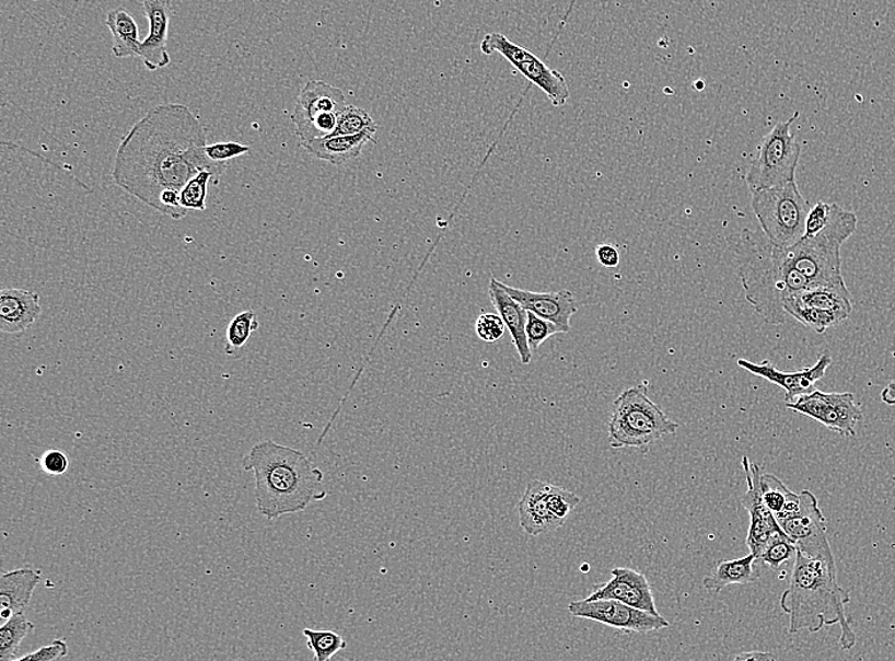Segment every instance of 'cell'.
I'll use <instances>...</instances> for the list:
<instances>
[{"instance_id": "cell-34", "label": "cell", "mask_w": 895, "mask_h": 661, "mask_svg": "<svg viewBox=\"0 0 895 661\" xmlns=\"http://www.w3.org/2000/svg\"><path fill=\"white\" fill-rule=\"evenodd\" d=\"M528 312V311H527ZM525 334L531 350H537L542 344L557 334H561L559 327L545 318L537 316V314L527 313V325H525Z\"/></svg>"}, {"instance_id": "cell-5", "label": "cell", "mask_w": 895, "mask_h": 661, "mask_svg": "<svg viewBox=\"0 0 895 661\" xmlns=\"http://www.w3.org/2000/svg\"><path fill=\"white\" fill-rule=\"evenodd\" d=\"M679 428L650 399L647 385L625 390L617 397L608 422L609 444L619 448H647Z\"/></svg>"}, {"instance_id": "cell-7", "label": "cell", "mask_w": 895, "mask_h": 661, "mask_svg": "<svg viewBox=\"0 0 895 661\" xmlns=\"http://www.w3.org/2000/svg\"><path fill=\"white\" fill-rule=\"evenodd\" d=\"M799 116L800 114L795 113L788 121L777 123L774 129L762 139L756 159L752 161L747 173L751 193L797 181L802 146L791 132V126L799 119Z\"/></svg>"}, {"instance_id": "cell-18", "label": "cell", "mask_w": 895, "mask_h": 661, "mask_svg": "<svg viewBox=\"0 0 895 661\" xmlns=\"http://www.w3.org/2000/svg\"><path fill=\"white\" fill-rule=\"evenodd\" d=\"M502 289L515 299L525 311L537 314V316L553 322L560 328L561 334L570 333V320L578 312V304L574 294L570 290L563 289L551 291V293H537V291L512 288L500 282Z\"/></svg>"}, {"instance_id": "cell-2", "label": "cell", "mask_w": 895, "mask_h": 661, "mask_svg": "<svg viewBox=\"0 0 895 661\" xmlns=\"http://www.w3.org/2000/svg\"><path fill=\"white\" fill-rule=\"evenodd\" d=\"M858 230L853 211L830 204L829 220L813 237L780 248L762 231L743 230L730 239L745 299L769 325H783L784 298L818 286L842 281L841 248Z\"/></svg>"}, {"instance_id": "cell-9", "label": "cell", "mask_w": 895, "mask_h": 661, "mask_svg": "<svg viewBox=\"0 0 895 661\" xmlns=\"http://www.w3.org/2000/svg\"><path fill=\"white\" fill-rule=\"evenodd\" d=\"M341 90L324 81H310L298 96L292 121L301 143L332 136L347 106Z\"/></svg>"}, {"instance_id": "cell-40", "label": "cell", "mask_w": 895, "mask_h": 661, "mask_svg": "<svg viewBox=\"0 0 895 661\" xmlns=\"http://www.w3.org/2000/svg\"><path fill=\"white\" fill-rule=\"evenodd\" d=\"M595 255L598 263L607 267V269H614V267H617L619 262H621L619 251L615 246L607 245V243H603V245L596 247Z\"/></svg>"}, {"instance_id": "cell-10", "label": "cell", "mask_w": 895, "mask_h": 661, "mask_svg": "<svg viewBox=\"0 0 895 661\" xmlns=\"http://www.w3.org/2000/svg\"><path fill=\"white\" fill-rule=\"evenodd\" d=\"M481 51L485 55L498 53L507 59L518 72L536 84L551 104L556 107L567 105L570 98V89L559 70L549 68L546 62L525 47L510 42L505 35L490 33L481 42Z\"/></svg>"}, {"instance_id": "cell-31", "label": "cell", "mask_w": 895, "mask_h": 661, "mask_svg": "<svg viewBox=\"0 0 895 661\" xmlns=\"http://www.w3.org/2000/svg\"><path fill=\"white\" fill-rule=\"evenodd\" d=\"M214 176H217L214 172L201 171L198 173V175L188 181V183L183 188V192H181L179 194L181 207H183L187 211L190 210L206 211L208 187L211 178H213Z\"/></svg>"}, {"instance_id": "cell-13", "label": "cell", "mask_w": 895, "mask_h": 661, "mask_svg": "<svg viewBox=\"0 0 895 661\" xmlns=\"http://www.w3.org/2000/svg\"><path fill=\"white\" fill-rule=\"evenodd\" d=\"M569 612L572 617L598 622L625 633L647 634L670 627V622L659 613L655 615L615 600L572 601Z\"/></svg>"}, {"instance_id": "cell-29", "label": "cell", "mask_w": 895, "mask_h": 661, "mask_svg": "<svg viewBox=\"0 0 895 661\" xmlns=\"http://www.w3.org/2000/svg\"><path fill=\"white\" fill-rule=\"evenodd\" d=\"M376 130H379V126L365 109L354 105H347L344 107L339 120H337L336 129L329 137L358 136L361 132H371L374 136Z\"/></svg>"}, {"instance_id": "cell-20", "label": "cell", "mask_w": 895, "mask_h": 661, "mask_svg": "<svg viewBox=\"0 0 895 661\" xmlns=\"http://www.w3.org/2000/svg\"><path fill=\"white\" fill-rule=\"evenodd\" d=\"M549 485L551 484L542 483L538 479L530 483L518 506L521 526L530 536L537 537L539 534L559 530L563 525L549 510Z\"/></svg>"}, {"instance_id": "cell-12", "label": "cell", "mask_w": 895, "mask_h": 661, "mask_svg": "<svg viewBox=\"0 0 895 661\" xmlns=\"http://www.w3.org/2000/svg\"><path fill=\"white\" fill-rule=\"evenodd\" d=\"M799 508L794 513L781 519L779 524L798 550L809 557H823L835 561L827 536L826 518H824L813 492L804 490L799 495Z\"/></svg>"}, {"instance_id": "cell-36", "label": "cell", "mask_w": 895, "mask_h": 661, "mask_svg": "<svg viewBox=\"0 0 895 661\" xmlns=\"http://www.w3.org/2000/svg\"><path fill=\"white\" fill-rule=\"evenodd\" d=\"M249 151L248 146L239 143V141H225V143H214L206 148L209 160L216 163H225L237 159V156L245 155Z\"/></svg>"}, {"instance_id": "cell-37", "label": "cell", "mask_w": 895, "mask_h": 661, "mask_svg": "<svg viewBox=\"0 0 895 661\" xmlns=\"http://www.w3.org/2000/svg\"><path fill=\"white\" fill-rule=\"evenodd\" d=\"M830 214V204L818 201L811 208L806 218L805 237H813L827 225Z\"/></svg>"}, {"instance_id": "cell-33", "label": "cell", "mask_w": 895, "mask_h": 661, "mask_svg": "<svg viewBox=\"0 0 895 661\" xmlns=\"http://www.w3.org/2000/svg\"><path fill=\"white\" fill-rule=\"evenodd\" d=\"M580 503V498L577 494L571 492L562 487L549 485L548 491V507L554 517L559 519L565 524L568 518Z\"/></svg>"}, {"instance_id": "cell-21", "label": "cell", "mask_w": 895, "mask_h": 661, "mask_svg": "<svg viewBox=\"0 0 895 661\" xmlns=\"http://www.w3.org/2000/svg\"><path fill=\"white\" fill-rule=\"evenodd\" d=\"M489 295L491 302L497 309L498 313L510 335H512L513 343L523 366L531 364L532 350L528 345L527 334H525V325H527V311L510 297L500 286V281L491 278L489 286Z\"/></svg>"}, {"instance_id": "cell-6", "label": "cell", "mask_w": 895, "mask_h": 661, "mask_svg": "<svg viewBox=\"0 0 895 661\" xmlns=\"http://www.w3.org/2000/svg\"><path fill=\"white\" fill-rule=\"evenodd\" d=\"M811 208L800 193L797 181L752 193V209L760 231L776 247L788 248L805 237Z\"/></svg>"}, {"instance_id": "cell-3", "label": "cell", "mask_w": 895, "mask_h": 661, "mask_svg": "<svg viewBox=\"0 0 895 661\" xmlns=\"http://www.w3.org/2000/svg\"><path fill=\"white\" fill-rule=\"evenodd\" d=\"M242 466L254 472L256 508L269 521L326 499L324 472L294 448L265 440L243 456Z\"/></svg>"}, {"instance_id": "cell-26", "label": "cell", "mask_w": 895, "mask_h": 661, "mask_svg": "<svg viewBox=\"0 0 895 661\" xmlns=\"http://www.w3.org/2000/svg\"><path fill=\"white\" fill-rule=\"evenodd\" d=\"M760 489L762 498L777 522L794 513L799 508V495L788 489V486L774 475L762 474Z\"/></svg>"}, {"instance_id": "cell-32", "label": "cell", "mask_w": 895, "mask_h": 661, "mask_svg": "<svg viewBox=\"0 0 895 661\" xmlns=\"http://www.w3.org/2000/svg\"><path fill=\"white\" fill-rule=\"evenodd\" d=\"M797 554L795 543L790 540L787 533L781 532L775 534L771 541L768 542L758 560L768 566L769 569L779 570L783 564L795 558Z\"/></svg>"}, {"instance_id": "cell-39", "label": "cell", "mask_w": 895, "mask_h": 661, "mask_svg": "<svg viewBox=\"0 0 895 661\" xmlns=\"http://www.w3.org/2000/svg\"><path fill=\"white\" fill-rule=\"evenodd\" d=\"M42 469L47 475L60 476L66 474L69 467V459L65 452L50 450L44 453L40 460Z\"/></svg>"}, {"instance_id": "cell-27", "label": "cell", "mask_w": 895, "mask_h": 661, "mask_svg": "<svg viewBox=\"0 0 895 661\" xmlns=\"http://www.w3.org/2000/svg\"><path fill=\"white\" fill-rule=\"evenodd\" d=\"M34 631L35 625L26 618L25 613L8 618L0 628V661L15 660L22 641Z\"/></svg>"}, {"instance_id": "cell-22", "label": "cell", "mask_w": 895, "mask_h": 661, "mask_svg": "<svg viewBox=\"0 0 895 661\" xmlns=\"http://www.w3.org/2000/svg\"><path fill=\"white\" fill-rule=\"evenodd\" d=\"M42 581V571L18 569L3 572L0 578V605L2 617L8 619L18 613H25L35 589Z\"/></svg>"}, {"instance_id": "cell-8", "label": "cell", "mask_w": 895, "mask_h": 661, "mask_svg": "<svg viewBox=\"0 0 895 661\" xmlns=\"http://www.w3.org/2000/svg\"><path fill=\"white\" fill-rule=\"evenodd\" d=\"M783 310L788 316L823 335L828 328L849 320L853 305L850 290L842 280L790 294L784 298Z\"/></svg>"}, {"instance_id": "cell-16", "label": "cell", "mask_w": 895, "mask_h": 661, "mask_svg": "<svg viewBox=\"0 0 895 661\" xmlns=\"http://www.w3.org/2000/svg\"><path fill=\"white\" fill-rule=\"evenodd\" d=\"M832 361L834 360H832L828 353H823L814 366L807 367L799 372H781L769 363L768 360L762 361V363H753V361L740 359L737 360V366L744 369V371L779 385V387L787 392V403H792V401L799 396L812 392L814 385L826 375Z\"/></svg>"}, {"instance_id": "cell-28", "label": "cell", "mask_w": 895, "mask_h": 661, "mask_svg": "<svg viewBox=\"0 0 895 661\" xmlns=\"http://www.w3.org/2000/svg\"><path fill=\"white\" fill-rule=\"evenodd\" d=\"M303 635L307 639V647L313 652L316 661L333 659L348 647L347 641L340 634L328 631V629L304 628Z\"/></svg>"}, {"instance_id": "cell-41", "label": "cell", "mask_w": 895, "mask_h": 661, "mask_svg": "<svg viewBox=\"0 0 895 661\" xmlns=\"http://www.w3.org/2000/svg\"><path fill=\"white\" fill-rule=\"evenodd\" d=\"M776 657L769 654V652L764 651H749V652H742V654L737 656L735 660H743V661H751V660H775Z\"/></svg>"}, {"instance_id": "cell-11", "label": "cell", "mask_w": 895, "mask_h": 661, "mask_svg": "<svg viewBox=\"0 0 895 661\" xmlns=\"http://www.w3.org/2000/svg\"><path fill=\"white\" fill-rule=\"evenodd\" d=\"M787 407L811 417L844 438L856 437V425L863 419L861 408L855 403V395L849 392L812 391L787 403Z\"/></svg>"}, {"instance_id": "cell-1", "label": "cell", "mask_w": 895, "mask_h": 661, "mask_svg": "<svg viewBox=\"0 0 895 661\" xmlns=\"http://www.w3.org/2000/svg\"><path fill=\"white\" fill-rule=\"evenodd\" d=\"M207 136L191 109L164 104L139 120L117 148L115 184L160 214L181 220L179 194L201 171L222 175L224 163L209 160Z\"/></svg>"}, {"instance_id": "cell-35", "label": "cell", "mask_w": 895, "mask_h": 661, "mask_svg": "<svg viewBox=\"0 0 895 661\" xmlns=\"http://www.w3.org/2000/svg\"><path fill=\"white\" fill-rule=\"evenodd\" d=\"M475 329L483 341L491 344L504 337L507 326L499 313H485L477 318Z\"/></svg>"}, {"instance_id": "cell-25", "label": "cell", "mask_w": 895, "mask_h": 661, "mask_svg": "<svg viewBox=\"0 0 895 661\" xmlns=\"http://www.w3.org/2000/svg\"><path fill=\"white\" fill-rule=\"evenodd\" d=\"M757 557L749 554L736 560H727L718 565L711 576L706 577L704 587L710 592H721L729 585H743L756 582L759 571L756 568Z\"/></svg>"}, {"instance_id": "cell-4", "label": "cell", "mask_w": 895, "mask_h": 661, "mask_svg": "<svg viewBox=\"0 0 895 661\" xmlns=\"http://www.w3.org/2000/svg\"><path fill=\"white\" fill-rule=\"evenodd\" d=\"M850 594L837 582L836 561L809 557L798 550L790 585L781 596V608L790 617V634L820 633L823 627H841V648L856 645L846 604Z\"/></svg>"}, {"instance_id": "cell-17", "label": "cell", "mask_w": 895, "mask_h": 661, "mask_svg": "<svg viewBox=\"0 0 895 661\" xmlns=\"http://www.w3.org/2000/svg\"><path fill=\"white\" fill-rule=\"evenodd\" d=\"M144 12L149 23V34L141 43L139 58L149 72L171 65L168 53L170 22L174 10L171 0H144Z\"/></svg>"}, {"instance_id": "cell-42", "label": "cell", "mask_w": 895, "mask_h": 661, "mask_svg": "<svg viewBox=\"0 0 895 661\" xmlns=\"http://www.w3.org/2000/svg\"><path fill=\"white\" fill-rule=\"evenodd\" d=\"M882 401L885 405L895 406V382L890 383L882 391Z\"/></svg>"}, {"instance_id": "cell-30", "label": "cell", "mask_w": 895, "mask_h": 661, "mask_svg": "<svg viewBox=\"0 0 895 661\" xmlns=\"http://www.w3.org/2000/svg\"><path fill=\"white\" fill-rule=\"evenodd\" d=\"M258 320L254 311H245L234 316L226 328L228 356H232L235 350H240L249 340L251 335L258 329Z\"/></svg>"}, {"instance_id": "cell-14", "label": "cell", "mask_w": 895, "mask_h": 661, "mask_svg": "<svg viewBox=\"0 0 895 661\" xmlns=\"http://www.w3.org/2000/svg\"><path fill=\"white\" fill-rule=\"evenodd\" d=\"M743 469L747 478L748 490L743 495L742 506L747 509L751 517V525L747 536V546L751 554L757 557L764 553L768 542L777 533L783 532L771 510H769L762 498L760 476L762 471L758 464L752 463L748 456H743Z\"/></svg>"}, {"instance_id": "cell-38", "label": "cell", "mask_w": 895, "mask_h": 661, "mask_svg": "<svg viewBox=\"0 0 895 661\" xmlns=\"http://www.w3.org/2000/svg\"><path fill=\"white\" fill-rule=\"evenodd\" d=\"M69 652V647L65 640H54L49 647H44L36 650L33 654H28L20 659V661H54L66 658Z\"/></svg>"}, {"instance_id": "cell-24", "label": "cell", "mask_w": 895, "mask_h": 661, "mask_svg": "<svg viewBox=\"0 0 895 661\" xmlns=\"http://www.w3.org/2000/svg\"><path fill=\"white\" fill-rule=\"evenodd\" d=\"M106 26L114 37L113 53L117 59L139 58L141 43L139 27L125 8H116L106 15Z\"/></svg>"}, {"instance_id": "cell-23", "label": "cell", "mask_w": 895, "mask_h": 661, "mask_svg": "<svg viewBox=\"0 0 895 661\" xmlns=\"http://www.w3.org/2000/svg\"><path fill=\"white\" fill-rule=\"evenodd\" d=\"M368 141L375 139L371 132H361L358 136L326 137L301 143V146L317 160L334 165H344L359 159Z\"/></svg>"}, {"instance_id": "cell-15", "label": "cell", "mask_w": 895, "mask_h": 661, "mask_svg": "<svg viewBox=\"0 0 895 661\" xmlns=\"http://www.w3.org/2000/svg\"><path fill=\"white\" fill-rule=\"evenodd\" d=\"M611 573L612 579L604 584L594 585L586 600H615L658 615L653 590L643 573L627 568H616Z\"/></svg>"}, {"instance_id": "cell-19", "label": "cell", "mask_w": 895, "mask_h": 661, "mask_svg": "<svg viewBox=\"0 0 895 661\" xmlns=\"http://www.w3.org/2000/svg\"><path fill=\"white\" fill-rule=\"evenodd\" d=\"M43 312L40 295L25 289L4 288L0 291V330L21 334L33 326Z\"/></svg>"}]
</instances>
